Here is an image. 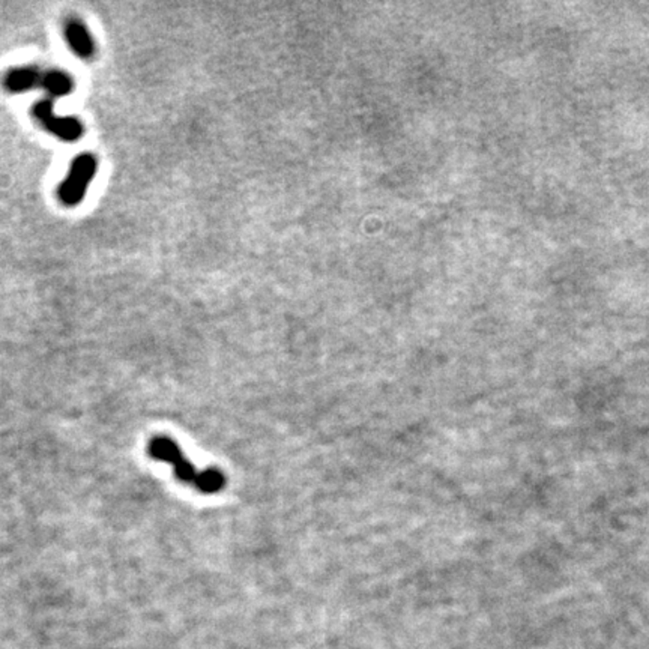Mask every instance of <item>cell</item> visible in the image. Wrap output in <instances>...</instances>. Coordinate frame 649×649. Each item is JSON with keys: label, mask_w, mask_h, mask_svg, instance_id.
Segmentation results:
<instances>
[{"label": "cell", "mask_w": 649, "mask_h": 649, "mask_svg": "<svg viewBox=\"0 0 649 649\" xmlns=\"http://www.w3.org/2000/svg\"><path fill=\"white\" fill-rule=\"evenodd\" d=\"M32 114L44 130L63 141H75L84 134V125L74 116H57L53 100L44 98L32 107Z\"/></svg>", "instance_id": "3957f363"}, {"label": "cell", "mask_w": 649, "mask_h": 649, "mask_svg": "<svg viewBox=\"0 0 649 649\" xmlns=\"http://www.w3.org/2000/svg\"><path fill=\"white\" fill-rule=\"evenodd\" d=\"M98 173V159L91 152H83L71 161L70 171L57 189L62 205L74 208L83 202L89 185Z\"/></svg>", "instance_id": "6da1fadb"}, {"label": "cell", "mask_w": 649, "mask_h": 649, "mask_svg": "<svg viewBox=\"0 0 649 649\" xmlns=\"http://www.w3.org/2000/svg\"><path fill=\"white\" fill-rule=\"evenodd\" d=\"M41 75H43V70L40 66H17L4 75L2 84H4L5 91H8L9 93L27 92L31 89L38 88Z\"/></svg>", "instance_id": "5b68a950"}, {"label": "cell", "mask_w": 649, "mask_h": 649, "mask_svg": "<svg viewBox=\"0 0 649 649\" xmlns=\"http://www.w3.org/2000/svg\"><path fill=\"white\" fill-rule=\"evenodd\" d=\"M38 88L45 91L50 100H56V98L68 97L70 93L74 92L75 82L73 75L68 74L66 71L52 68L43 71Z\"/></svg>", "instance_id": "8992f818"}, {"label": "cell", "mask_w": 649, "mask_h": 649, "mask_svg": "<svg viewBox=\"0 0 649 649\" xmlns=\"http://www.w3.org/2000/svg\"><path fill=\"white\" fill-rule=\"evenodd\" d=\"M224 486H226V477L223 472L216 468H209V470H203L198 490L203 491L207 495H212V493L223 490Z\"/></svg>", "instance_id": "52a82bcc"}, {"label": "cell", "mask_w": 649, "mask_h": 649, "mask_svg": "<svg viewBox=\"0 0 649 649\" xmlns=\"http://www.w3.org/2000/svg\"><path fill=\"white\" fill-rule=\"evenodd\" d=\"M150 454L155 460L164 461L173 466L175 474L182 483L189 484L198 489L202 479V472L196 470V466L184 456V452L178 447L173 439L167 436H157L150 442Z\"/></svg>", "instance_id": "7a4b0ae2"}, {"label": "cell", "mask_w": 649, "mask_h": 649, "mask_svg": "<svg viewBox=\"0 0 649 649\" xmlns=\"http://www.w3.org/2000/svg\"><path fill=\"white\" fill-rule=\"evenodd\" d=\"M63 34H65V40L70 45L71 52L75 56H79L83 61H92L97 54L95 41H93L88 26L79 17L71 15L66 18Z\"/></svg>", "instance_id": "277c9868"}]
</instances>
